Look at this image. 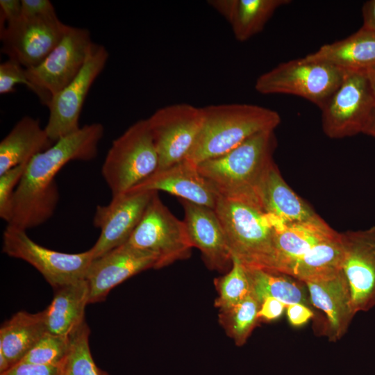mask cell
I'll return each instance as SVG.
<instances>
[{
    "mask_svg": "<svg viewBox=\"0 0 375 375\" xmlns=\"http://www.w3.org/2000/svg\"><path fill=\"white\" fill-rule=\"evenodd\" d=\"M17 84L26 85L31 90L32 86L29 82L26 68L16 60L8 58L0 65V94H6L15 92Z\"/></svg>",
    "mask_w": 375,
    "mask_h": 375,
    "instance_id": "obj_34",
    "label": "cell"
},
{
    "mask_svg": "<svg viewBox=\"0 0 375 375\" xmlns=\"http://www.w3.org/2000/svg\"><path fill=\"white\" fill-rule=\"evenodd\" d=\"M214 284L218 292L215 306L219 310L231 307L252 293L247 269L233 258L231 269L224 276L215 278Z\"/></svg>",
    "mask_w": 375,
    "mask_h": 375,
    "instance_id": "obj_31",
    "label": "cell"
},
{
    "mask_svg": "<svg viewBox=\"0 0 375 375\" xmlns=\"http://www.w3.org/2000/svg\"><path fill=\"white\" fill-rule=\"evenodd\" d=\"M198 138L187 159L195 164L225 154L253 135L274 131L279 114L249 103H223L203 107Z\"/></svg>",
    "mask_w": 375,
    "mask_h": 375,
    "instance_id": "obj_3",
    "label": "cell"
},
{
    "mask_svg": "<svg viewBox=\"0 0 375 375\" xmlns=\"http://www.w3.org/2000/svg\"><path fill=\"white\" fill-rule=\"evenodd\" d=\"M53 144L38 119L24 116L0 142V174L28 162Z\"/></svg>",
    "mask_w": 375,
    "mask_h": 375,
    "instance_id": "obj_24",
    "label": "cell"
},
{
    "mask_svg": "<svg viewBox=\"0 0 375 375\" xmlns=\"http://www.w3.org/2000/svg\"><path fill=\"white\" fill-rule=\"evenodd\" d=\"M364 26L375 31V0L365 2L362 8Z\"/></svg>",
    "mask_w": 375,
    "mask_h": 375,
    "instance_id": "obj_40",
    "label": "cell"
},
{
    "mask_svg": "<svg viewBox=\"0 0 375 375\" xmlns=\"http://www.w3.org/2000/svg\"><path fill=\"white\" fill-rule=\"evenodd\" d=\"M344 258L342 271L351 293L355 313L375 306V226L341 233Z\"/></svg>",
    "mask_w": 375,
    "mask_h": 375,
    "instance_id": "obj_15",
    "label": "cell"
},
{
    "mask_svg": "<svg viewBox=\"0 0 375 375\" xmlns=\"http://www.w3.org/2000/svg\"><path fill=\"white\" fill-rule=\"evenodd\" d=\"M108 59L106 49L94 43L78 75L51 97L47 106L49 117L44 129L53 143L81 128L78 121L85 100Z\"/></svg>",
    "mask_w": 375,
    "mask_h": 375,
    "instance_id": "obj_13",
    "label": "cell"
},
{
    "mask_svg": "<svg viewBox=\"0 0 375 375\" xmlns=\"http://www.w3.org/2000/svg\"><path fill=\"white\" fill-rule=\"evenodd\" d=\"M305 57L344 72H369L375 68V31L362 26L347 38L322 45Z\"/></svg>",
    "mask_w": 375,
    "mask_h": 375,
    "instance_id": "obj_21",
    "label": "cell"
},
{
    "mask_svg": "<svg viewBox=\"0 0 375 375\" xmlns=\"http://www.w3.org/2000/svg\"><path fill=\"white\" fill-rule=\"evenodd\" d=\"M274 131L259 133L220 156L197 164L201 174L219 196L261 210L260 190L274 162Z\"/></svg>",
    "mask_w": 375,
    "mask_h": 375,
    "instance_id": "obj_2",
    "label": "cell"
},
{
    "mask_svg": "<svg viewBox=\"0 0 375 375\" xmlns=\"http://www.w3.org/2000/svg\"><path fill=\"white\" fill-rule=\"evenodd\" d=\"M22 16L42 17L56 14L52 3L49 0H21Z\"/></svg>",
    "mask_w": 375,
    "mask_h": 375,
    "instance_id": "obj_36",
    "label": "cell"
},
{
    "mask_svg": "<svg viewBox=\"0 0 375 375\" xmlns=\"http://www.w3.org/2000/svg\"><path fill=\"white\" fill-rule=\"evenodd\" d=\"M68 27L56 13L21 16L1 29V52L26 69L35 67L58 45Z\"/></svg>",
    "mask_w": 375,
    "mask_h": 375,
    "instance_id": "obj_12",
    "label": "cell"
},
{
    "mask_svg": "<svg viewBox=\"0 0 375 375\" xmlns=\"http://www.w3.org/2000/svg\"><path fill=\"white\" fill-rule=\"evenodd\" d=\"M28 162L21 164L0 174V217L10 222L12 200L16 188L26 170Z\"/></svg>",
    "mask_w": 375,
    "mask_h": 375,
    "instance_id": "obj_33",
    "label": "cell"
},
{
    "mask_svg": "<svg viewBox=\"0 0 375 375\" xmlns=\"http://www.w3.org/2000/svg\"><path fill=\"white\" fill-rule=\"evenodd\" d=\"M49 306L42 311L47 332L69 337L84 322L89 304L88 282L82 279L54 290Z\"/></svg>",
    "mask_w": 375,
    "mask_h": 375,
    "instance_id": "obj_22",
    "label": "cell"
},
{
    "mask_svg": "<svg viewBox=\"0 0 375 375\" xmlns=\"http://www.w3.org/2000/svg\"><path fill=\"white\" fill-rule=\"evenodd\" d=\"M271 216L275 229L274 272L285 275L297 260L338 232L319 215L294 223H284Z\"/></svg>",
    "mask_w": 375,
    "mask_h": 375,
    "instance_id": "obj_20",
    "label": "cell"
},
{
    "mask_svg": "<svg viewBox=\"0 0 375 375\" xmlns=\"http://www.w3.org/2000/svg\"><path fill=\"white\" fill-rule=\"evenodd\" d=\"M94 42L86 28L69 26L58 45L35 67L26 69L33 91L47 106L83 67Z\"/></svg>",
    "mask_w": 375,
    "mask_h": 375,
    "instance_id": "obj_9",
    "label": "cell"
},
{
    "mask_svg": "<svg viewBox=\"0 0 375 375\" xmlns=\"http://www.w3.org/2000/svg\"><path fill=\"white\" fill-rule=\"evenodd\" d=\"M286 306L274 298L264 299L260 306L258 317L260 320L271 322L281 317Z\"/></svg>",
    "mask_w": 375,
    "mask_h": 375,
    "instance_id": "obj_37",
    "label": "cell"
},
{
    "mask_svg": "<svg viewBox=\"0 0 375 375\" xmlns=\"http://www.w3.org/2000/svg\"><path fill=\"white\" fill-rule=\"evenodd\" d=\"M311 303L326 316L325 334L331 342L342 338L354 315L350 288L342 269L304 283Z\"/></svg>",
    "mask_w": 375,
    "mask_h": 375,
    "instance_id": "obj_19",
    "label": "cell"
},
{
    "mask_svg": "<svg viewBox=\"0 0 375 375\" xmlns=\"http://www.w3.org/2000/svg\"><path fill=\"white\" fill-rule=\"evenodd\" d=\"M343 258L342 235L337 232L297 260L287 276L303 283L324 277L342 269Z\"/></svg>",
    "mask_w": 375,
    "mask_h": 375,
    "instance_id": "obj_27",
    "label": "cell"
},
{
    "mask_svg": "<svg viewBox=\"0 0 375 375\" xmlns=\"http://www.w3.org/2000/svg\"><path fill=\"white\" fill-rule=\"evenodd\" d=\"M203 119L202 108L185 103L158 109L148 124L161 169L188 158L199 135Z\"/></svg>",
    "mask_w": 375,
    "mask_h": 375,
    "instance_id": "obj_11",
    "label": "cell"
},
{
    "mask_svg": "<svg viewBox=\"0 0 375 375\" xmlns=\"http://www.w3.org/2000/svg\"><path fill=\"white\" fill-rule=\"evenodd\" d=\"M22 16L21 0L0 1V24L1 29L10 24Z\"/></svg>",
    "mask_w": 375,
    "mask_h": 375,
    "instance_id": "obj_38",
    "label": "cell"
},
{
    "mask_svg": "<svg viewBox=\"0 0 375 375\" xmlns=\"http://www.w3.org/2000/svg\"><path fill=\"white\" fill-rule=\"evenodd\" d=\"M247 269L252 294L260 303L267 298L277 299L286 306L293 303L306 305L308 302L301 288L287 275L260 269Z\"/></svg>",
    "mask_w": 375,
    "mask_h": 375,
    "instance_id": "obj_28",
    "label": "cell"
},
{
    "mask_svg": "<svg viewBox=\"0 0 375 375\" xmlns=\"http://www.w3.org/2000/svg\"><path fill=\"white\" fill-rule=\"evenodd\" d=\"M163 191L190 202L214 209L219 194L188 159L157 169L128 192Z\"/></svg>",
    "mask_w": 375,
    "mask_h": 375,
    "instance_id": "obj_18",
    "label": "cell"
},
{
    "mask_svg": "<svg viewBox=\"0 0 375 375\" xmlns=\"http://www.w3.org/2000/svg\"><path fill=\"white\" fill-rule=\"evenodd\" d=\"M260 303L251 293L240 302L219 310V322L238 346L245 344L259 322Z\"/></svg>",
    "mask_w": 375,
    "mask_h": 375,
    "instance_id": "obj_29",
    "label": "cell"
},
{
    "mask_svg": "<svg viewBox=\"0 0 375 375\" xmlns=\"http://www.w3.org/2000/svg\"><path fill=\"white\" fill-rule=\"evenodd\" d=\"M260 208L284 223L304 222L318 215L286 183L274 162L260 190Z\"/></svg>",
    "mask_w": 375,
    "mask_h": 375,
    "instance_id": "obj_25",
    "label": "cell"
},
{
    "mask_svg": "<svg viewBox=\"0 0 375 375\" xmlns=\"http://www.w3.org/2000/svg\"><path fill=\"white\" fill-rule=\"evenodd\" d=\"M374 108L367 72H345L342 83L321 108L323 131L332 139L362 133Z\"/></svg>",
    "mask_w": 375,
    "mask_h": 375,
    "instance_id": "obj_10",
    "label": "cell"
},
{
    "mask_svg": "<svg viewBox=\"0 0 375 375\" xmlns=\"http://www.w3.org/2000/svg\"><path fill=\"white\" fill-rule=\"evenodd\" d=\"M362 133L375 137V108L365 126Z\"/></svg>",
    "mask_w": 375,
    "mask_h": 375,
    "instance_id": "obj_41",
    "label": "cell"
},
{
    "mask_svg": "<svg viewBox=\"0 0 375 375\" xmlns=\"http://www.w3.org/2000/svg\"><path fill=\"white\" fill-rule=\"evenodd\" d=\"M286 314L290 323L294 326L306 324L314 315L312 311L301 303L290 304L286 307Z\"/></svg>",
    "mask_w": 375,
    "mask_h": 375,
    "instance_id": "obj_39",
    "label": "cell"
},
{
    "mask_svg": "<svg viewBox=\"0 0 375 375\" xmlns=\"http://www.w3.org/2000/svg\"><path fill=\"white\" fill-rule=\"evenodd\" d=\"M42 311H19L0 328V352L10 367L19 362L46 333Z\"/></svg>",
    "mask_w": 375,
    "mask_h": 375,
    "instance_id": "obj_26",
    "label": "cell"
},
{
    "mask_svg": "<svg viewBox=\"0 0 375 375\" xmlns=\"http://www.w3.org/2000/svg\"><path fill=\"white\" fill-rule=\"evenodd\" d=\"M26 231L7 225L3 233L2 251L34 267L54 290L85 279L94 260L90 249L77 253L54 251L34 242Z\"/></svg>",
    "mask_w": 375,
    "mask_h": 375,
    "instance_id": "obj_7",
    "label": "cell"
},
{
    "mask_svg": "<svg viewBox=\"0 0 375 375\" xmlns=\"http://www.w3.org/2000/svg\"><path fill=\"white\" fill-rule=\"evenodd\" d=\"M180 199L184 210V224L192 247L201 253L206 266L228 272L233 258L220 221L214 209Z\"/></svg>",
    "mask_w": 375,
    "mask_h": 375,
    "instance_id": "obj_17",
    "label": "cell"
},
{
    "mask_svg": "<svg viewBox=\"0 0 375 375\" xmlns=\"http://www.w3.org/2000/svg\"><path fill=\"white\" fill-rule=\"evenodd\" d=\"M214 210L232 258L247 268L274 272L275 229L272 216L251 205L221 196Z\"/></svg>",
    "mask_w": 375,
    "mask_h": 375,
    "instance_id": "obj_4",
    "label": "cell"
},
{
    "mask_svg": "<svg viewBox=\"0 0 375 375\" xmlns=\"http://www.w3.org/2000/svg\"><path fill=\"white\" fill-rule=\"evenodd\" d=\"M62 366L19 362L0 375H62Z\"/></svg>",
    "mask_w": 375,
    "mask_h": 375,
    "instance_id": "obj_35",
    "label": "cell"
},
{
    "mask_svg": "<svg viewBox=\"0 0 375 375\" xmlns=\"http://www.w3.org/2000/svg\"><path fill=\"white\" fill-rule=\"evenodd\" d=\"M345 72L306 57L281 62L260 75L256 90L262 94H285L303 98L321 109L342 83Z\"/></svg>",
    "mask_w": 375,
    "mask_h": 375,
    "instance_id": "obj_6",
    "label": "cell"
},
{
    "mask_svg": "<svg viewBox=\"0 0 375 375\" xmlns=\"http://www.w3.org/2000/svg\"><path fill=\"white\" fill-rule=\"evenodd\" d=\"M157 262L155 254L127 243L94 259L85 278L90 291L89 303L103 301L115 287L144 270L156 269Z\"/></svg>",
    "mask_w": 375,
    "mask_h": 375,
    "instance_id": "obj_16",
    "label": "cell"
},
{
    "mask_svg": "<svg viewBox=\"0 0 375 375\" xmlns=\"http://www.w3.org/2000/svg\"><path fill=\"white\" fill-rule=\"evenodd\" d=\"M126 192L112 197L106 206H97L93 224L101 231L90 251L94 259L125 244L140 222L153 193Z\"/></svg>",
    "mask_w": 375,
    "mask_h": 375,
    "instance_id": "obj_14",
    "label": "cell"
},
{
    "mask_svg": "<svg viewBox=\"0 0 375 375\" xmlns=\"http://www.w3.org/2000/svg\"><path fill=\"white\" fill-rule=\"evenodd\" d=\"M103 133L101 124H85L34 156L15 192L12 217L7 225L26 231L48 221L60 197L56 176L70 161L95 158Z\"/></svg>",
    "mask_w": 375,
    "mask_h": 375,
    "instance_id": "obj_1",
    "label": "cell"
},
{
    "mask_svg": "<svg viewBox=\"0 0 375 375\" xmlns=\"http://www.w3.org/2000/svg\"><path fill=\"white\" fill-rule=\"evenodd\" d=\"M290 0H210L208 3L230 24L236 40L244 42L262 31L275 11Z\"/></svg>",
    "mask_w": 375,
    "mask_h": 375,
    "instance_id": "obj_23",
    "label": "cell"
},
{
    "mask_svg": "<svg viewBox=\"0 0 375 375\" xmlns=\"http://www.w3.org/2000/svg\"><path fill=\"white\" fill-rule=\"evenodd\" d=\"M158 167L147 119H140L113 140L101 168L112 196L128 192Z\"/></svg>",
    "mask_w": 375,
    "mask_h": 375,
    "instance_id": "obj_5",
    "label": "cell"
},
{
    "mask_svg": "<svg viewBox=\"0 0 375 375\" xmlns=\"http://www.w3.org/2000/svg\"><path fill=\"white\" fill-rule=\"evenodd\" d=\"M90 328L84 322L69 336V349L62 375H109L95 364L89 346Z\"/></svg>",
    "mask_w": 375,
    "mask_h": 375,
    "instance_id": "obj_30",
    "label": "cell"
},
{
    "mask_svg": "<svg viewBox=\"0 0 375 375\" xmlns=\"http://www.w3.org/2000/svg\"><path fill=\"white\" fill-rule=\"evenodd\" d=\"M69 349V337L46 332L19 362L62 365Z\"/></svg>",
    "mask_w": 375,
    "mask_h": 375,
    "instance_id": "obj_32",
    "label": "cell"
},
{
    "mask_svg": "<svg viewBox=\"0 0 375 375\" xmlns=\"http://www.w3.org/2000/svg\"><path fill=\"white\" fill-rule=\"evenodd\" d=\"M367 74L375 95V68L367 72Z\"/></svg>",
    "mask_w": 375,
    "mask_h": 375,
    "instance_id": "obj_42",
    "label": "cell"
},
{
    "mask_svg": "<svg viewBox=\"0 0 375 375\" xmlns=\"http://www.w3.org/2000/svg\"><path fill=\"white\" fill-rule=\"evenodd\" d=\"M128 244L155 254L156 269L190 257L192 248L183 220L175 217L155 192Z\"/></svg>",
    "mask_w": 375,
    "mask_h": 375,
    "instance_id": "obj_8",
    "label": "cell"
}]
</instances>
